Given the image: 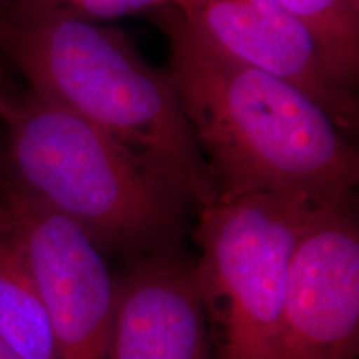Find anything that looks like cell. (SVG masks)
Instances as JSON below:
<instances>
[{"instance_id":"1","label":"cell","mask_w":359,"mask_h":359,"mask_svg":"<svg viewBox=\"0 0 359 359\" xmlns=\"http://www.w3.org/2000/svg\"><path fill=\"white\" fill-rule=\"evenodd\" d=\"M170 77L218 188V200L255 191L351 193L359 155L308 93L245 64L161 8Z\"/></svg>"},{"instance_id":"2","label":"cell","mask_w":359,"mask_h":359,"mask_svg":"<svg viewBox=\"0 0 359 359\" xmlns=\"http://www.w3.org/2000/svg\"><path fill=\"white\" fill-rule=\"evenodd\" d=\"M0 39L30 92L110 135L190 206L218 201L170 72L148 64L122 30L62 13L17 11Z\"/></svg>"},{"instance_id":"3","label":"cell","mask_w":359,"mask_h":359,"mask_svg":"<svg viewBox=\"0 0 359 359\" xmlns=\"http://www.w3.org/2000/svg\"><path fill=\"white\" fill-rule=\"evenodd\" d=\"M0 118V168L87 233L100 248H168L185 218V196L110 135L29 92Z\"/></svg>"},{"instance_id":"4","label":"cell","mask_w":359,"mask_h":359,"mask_svg":"<svg viewBox=\"0 0 359 359\" xmlns=\"http://www.w3.org/2000/svg\"><path fill=\"white\" fill-rule=\"evenodd\" d=\"M327 198L269 190L200 208L193 275L213 359H275L291 257Z\"/></svg>"},{"instance_id":"5","label":"cell","mask_w":359,"mask_h":359,"mask_svg":"<svg viewBox=\"0 0 359 359\" xmlns=\"http://www.w3.org/2000/svg\"><path fill=\"white\" fill-rule=\"evenodd\" d=\"M0 200L25 246L57 359H114L116 281L100 246L2 168Z\"/></svg>"},{"instance_id":"6","label":"cell","mask_w":359,"mask_h":359,"mask_svg":"<svg viewBox=\"0 0 359 359\" xmlns=\"http://www.w3.org/2000/svg\"><path fill=\"white\" fill-rule=\"evenodd\" d=\"M359 228L353 193L316 206L294 246L275 359H356Z\"/></svg>"},{"instance_id":"7","label":"cell","mask_w":359,"mask_h":359,"mask_svg":"<svg viewBox=\"0 0 359 359\" xmlns=\"http://www.w3.org/2000/svg\"><path fill=\"white\" fill-rule=\"evenodd\" d=\"M173 8L224 53L293 83L348 138L356 135V93L331 79L308 27L278 0H175Z\"/></svg>"},{"instance_id":"8","label":"cell","mask_w":359,"mask_h":359,"mask_svg":"<svg viewBox=\"0 0 359 359\" xmlns=\"http://www.w3.org/2000/svg\"><path fill=\"white\" fill-rule=\"evenodd\" d=\"M114 359H213L191 264L160 255L116 283Z\"/></svg>"},{"instance_id":"9","label":"cell","mask_w":359,"mask_h":359,"mask_svg":"<svg viewBox=\"0 0 359 359\" xmlns=\"http://www.w3.org/2000/svg\"><path fill=\"white\" fill-rule=\"evenodd\" d=\"M0 338L24 359H57L47 308L7 210L0 217Z\"/></svg>"},{"instance_id":"10","label":"cell","mask_w":359,"mask_h":359,"mask_svg":"<svg viewBox=\"0 0 359 359\" xmlns=\"http://www.w3.org/2000/svg\"><path fill=\"white\" fill-rule=\"evenodd\" d=\"M316 40L327 74L356 93L359 75V0H278Z\"/></svg>"},{"instance_id":"11","label":"cell","mask_w":359,"mask_h":359,"mask_svg":"<svg viewBox=\"0 0 359 359\" xmlns=\"http://www.w3.org/2000/svg\"><path fill=\"white\" fill-rule=\"evenodd\" d=\"M175 0H15L17 11L50 12L100 22L145 11L173 7Z\"/></svg>"},{"instance_id":"12","label":"cell","mask_w":359,"mask_h":359,"mask_svg":"<svg viewBox=\"0 0 359 359\" xmlns=\"http://www.w3.org/2000/svg\"><path fill=\"white\" fill-rule=\"evenodd\" d=\"M15 97V93L11 92V88H8V82L4 77L2 74H0V116L6 114L8 103H11L12 98Z\"/></svg>"},{"instance_id":"13","label":"cell","mask_w":359,"mask_h":359,"mask_svg":"<svg viewBox=\"0 0 359 359\" xmlns=\"http://www.w3.org/2000/svg\"><path fill=\"white\" fill-rule=\"evenodd\" d=\"M0 359H24L19 353L13 349L11 344H7L6 341L0 338Z\"/></svg>"},{"instance_id":"14","label":"cell","mask_w":359,"mask_h":359,"mask_svg":"<svg viewBox=\"0 0 359 359\" xmlns=\"http://www.w3.org/2000/svg\"><path fill=\"white\" fill-rule=\"evenodd\" d=\"M4 213H6V208H4V203H2V200H0V217H2Z\"/></svg>"},{"instance_id":"15","label":"cell","mask_w":359,"mask_h":359,"mask_svg":"<svg viewBox=\"0 0 359 359\" xmlns=\"http://www.w3.org/2000/svg\"><path fill=\"white\" fill-rule=\"evenodd\" d=\"M0 2H2V0H0Z\"/></svg>"}]
</instances>
